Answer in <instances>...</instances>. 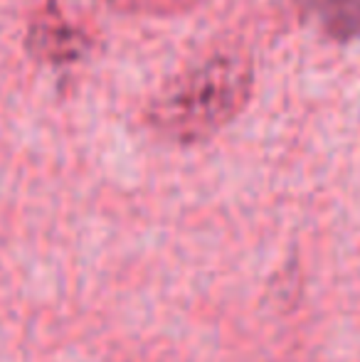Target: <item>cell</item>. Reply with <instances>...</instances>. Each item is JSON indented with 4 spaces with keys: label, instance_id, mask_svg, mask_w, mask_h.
I'll return each mask as SVG.
<instances>
[{
    "label": "cell",
    "instance_id": "cell-1",
    "mask_svg": "<svg viewBox=\"0 0 360 362\" xmlns=\"http://www.w3.org/2000/svg\"><path fill=\"white\" fill-rule=\"evenodd\" d=\"M250 72L240 59L217 57L180 81L153 109L158 129L175 139H200L222 126L245 99Z\"/></svg>",
    "mask_w": 360,
    "mask_h": 362
},
{
    "label": "cell",
    "instance_id": "cell-2",
    "mask_svg": "<svg viewBox=\"0 0 360 362\" xmlns=\"http://www.w3.org/2000/svg\"><path fill=\"white\" fill-rule=\"evenodd\" d=\"M318 13L326 30L336 37L360 33V0H318Z\"/></svg>",
    "mask_w": 360,
    "mask_h": 362
}]
</instances>
